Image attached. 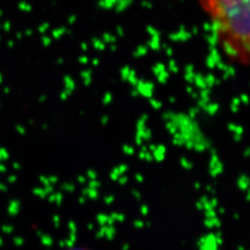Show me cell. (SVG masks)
<instances>
[{"mask_svg": "<svg viewBox=\"0 0 250 250\" xmlns=\"http://www.w3.org/2000/svg\"><path fill=\"white\" fill-rule=\"evenodd\" d=\"M224 55L237 65H247L250 55L249 0H199Z\"/></svg>", "mask_w": 250, "mask_h": 250, "instance_id": "cell-1", "label": "cell"}, {"mask_svg": "<svg viewBox=\"0 0 250 250\" xmlns=\"http://www.w3.org/2000/svg\"><path fill=\"white\" fill-rule=\"evenodd\" d=\"M71 250H83V249H71Z\"/></svg>", "mask_w": 250, "mask_h": 250, "instance_id": "cell-2", "label": "cell"}]
</instances>
